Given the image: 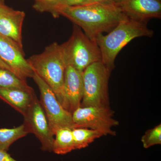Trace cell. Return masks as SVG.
Listing matches in <instances>:
<instances>
[{
    "mask_svg": "<svg viewBox=\"0 0 161 161\" xmlns=\"http://www.w3.org/2000/svg\"><path fill=\"white\" fill-rule=\"evenodd\" d=\"M60 15L79 26L94 41L103 33L109 32L119 22L128 18L113 3L60 6L56 9L53 16L56 18Z\"/></svg>",
    "mask_w": 161,
    "mask_h": 161,
    "instance_id": "6da1fadb",
    "label": "cell"
},
{
    "mask_svg": "<svg viewBox=\"0 0 161 161\" xmlns=\"http://www.w3.org/2000/svg\"><path fill=\"white\" fill-rule=\"evenodd\" d=\"M26 60L34 73L51 88L58 101L67 110L64 90L67 65L61 44L54 42L47 46L41 53L33 55Z\"/></svg>",
    "mask_w": 161,
    "mask_h": 161,
    "instance_id": "7a4b0ae2",
    "label": "cell"
},
{
    "mask_svg": "<svg viewBox=\"0 0 161 161\" xmlns=\"http://www.w3.org/2000/svg\"><path fill=\"white\" fill-rule=\"evenodd\" d=\"M152 30L146 23L127 18L121 21L108 34H102L96 39L101 54V61L110 69L114 67L119 52L133 39L140 37H152Z\"/></svg>",
    "mask_w": 161,
    "mask_h": 161,
    "instance_id": "3957f363",
    "label": "cell"
},
{
    "mask_svg": "<svg viewBox=\"0 0 161 161\" xmlns=\"http://www.w3.org/2000/svg\"><path fill=\"white\" fill-rule=\"evenodd\" d=\"M67 65L83 72L92 64L101 61V54L96 41L90 39L74 24L71 36L61 44Z\"/></svg>",
    "mask_w": 161,
    "mask_h": 161,
    "instance_id": "277c9868",
    "label": "cell"
},
{
    "mask_svg": "<svg viewBox=\"0 0 161 161\" xmlns=\"http://www.w3.org/2000/svg\"><path fill=\"white\" fill-rule=\"evenodd\" d=\"M112 70L102 61L83 71V96L80 107H110L108 82Z\"/></svg>",
    "mask_w": 161,
    "mask_h": 161,
    "instance_id": "5b68a950",
    "label": "cell"
},
{
    "mask_svg": "<svg viewBox=\"0 0 161 161\" xmlns=\"http://www.w3.org/2000/svg\"><path fill=\"white\" fill-rule=\"evenodd\" d=\"M72 115L74 128L98 130L103 136L116 135L112 128L118 126L119 122L114 118V112L110 107H80L72 112Z\"/></svg>",
    "mask_w": 161,
    "mask_h": 161,
    "instance_id": "8992f818",
    "label": "cell"
},
{
    "mask_svg": "<svg viewBox=\"0 0 161 161\" xmlns=\"http://www.w3.org/2000/svg\"><path fill=\"white\" fill-rule=\"evenodd\" d=\"M32 78L39 88L40 104L53 135L61 128L74 129L72 113L61 105L51 88L35 73Z\"/></svg>",
    "mask_w": 161,
    "mask_h": 161,
    "instance_id": "52a82bcc",
    "label": "cell"
},
{
    "mask_svg": "<svg viewBox=\"0 0 161 161\" xmlns=\"http://www.w3.org/2000/svg\"><path fill=\"white\" fill-rule=\"evenodd\" d=\"M23 125L29 133L34 134L41 143V150L53 152L54 137L45 112L36 95L24 116Z\"/></svg>",
    "mask_w": 161,
    "mask_h": 161,
    "instance_id": "ba28073f",
    "label": "cell"
},
{
    "mask_svg": "<svg viewBox=\"0 0 161 161\" xmlns=\"http://www.w3.org/2000/svg\"><path fill=\"white\" fill-rule=\"evenodd\" d=\"M0 58L20 79L26 81L34 72L25 59L23 49L11 39L0 34Z\"/></svg>",
    "mask_w": 161,
    "mask_h": 161,
    "instance_id": "9c48e42d",
    "label": "cell"
},
{
    "mask_svg": "<svg viewBox=\"0 0 161 161\" xmlns=\"http://www.w3.org/2000/svg\"><path fill=\"white\" fill-rule=\"evenodd\" d=\"M126 16L146 23L153 18H161L160 0H113Z\"/></svg>",
    "mask_w": 161,
    "mask_h": 161,
    "instance_id": "30bf717a",
    "label": "cell"
},
{
    "mask_svg": "<svg viewBox=\"0 0 161 161\" xmlns=\"http://www.w3.org/2000/svg\"><path fill=\"white\" fill-rule=\"evenodd\" d=\"M25 12L5 5L0 7V34L14 41L23 49L22 29Z\"/></svg>",
    "mask_w": 161,
    "mask_h": 161,
    "instance_id": "8fae6325",
    "label": "cell"
},
{
    "mask_svg": "<svg viewBox=\"0 0 161 161\" xmlns=\"http://www.w3.org/2000/svg\"><path fill=\"white\" fill-rule=\"evenodd\" d=\"M64 90L67 110L72 113L80 106L83 98V72L68 65L64 74Z\"/></svg>",
    "mask_w": 161,
    "mask_h": 161,
    "instance_id": "7c38bea8",
    "label": "cell"
},
{
    "mask_svg": "<svg viewBox=\"0 0 161 161\" xmlns=\"http://www.w3.org/2000/svg\"><path fill=\"white\" fill-rule=\"evenodd\" d=\"M36 96L34 91L0 88V99L8 103L23 116L29 109Z\"/></svg>",
    "mask_w": 161,
    "mask_h": 161,
    "instance_id": "4fadbf2b",
    "label": "cell"
},
{
    "mask_svg": "<svg viewBox=\"0 0 161 161\" xmlns=\"http://www.w3.org/2000/svg\"><path fill=\"white\" fill-rule=\"evenodd\" d=\"M53 144V152L59 155H64L75 150L72 129L64 127L56 132Z\"/></svg>",
    "mask_w": 161,
    "mask_h": 161,
    "instance_id": "5bb4252c",
    "label": "cell"
},
{
    "mask_svg": "<svg viewBox=\"0 0 161 161\" xmlns=\"http://www.w3.org/2000/svg\"><path fill=\"white\" fill-rule=\"evenodd\" d=\"M75 150L86 148L97 139L103 136L98 130L88 128H78L72 129Z\"/></svg>",
    "mask_w": 161,
    "mask_h": 161,
    "instance_id": "9a60e30c",
    "label": "cell"
},
{
    "mask_svg": "<svg viewBox=\"0 0 161 161\" xmlns=\"http://www.w3.org/2000/svg\"><path fill=\"white\" fill-rule=\"evenodd\" d=\"M28 133L23 124L12 129H0V150L7 152L14 142L25 137Z\"/></svg>",
    "mask_w": 161,
    "mask_h": 161,
    "instance_id": "2e32d148",
    "label": "cell"
},
{
    "mask_svg": "<svg viewBox=\"0 0 161 161\" xmlns=\"http://www.w3.org/2000/svg\"><path fill=\"white\" fill-rule=\"evenodd\" d=\"M0 88L4 89H19L27 91H34L14 73L0 67Z\"/></svg>",
    "mask_w": 161,
    "mask_h": 161,
    "instance_id": "e0dca14e",
    "label": "cell"
},
{
    "mask_svg": "<svg viewBox=\"0 0 161 161\" xmlns=\"http://www.w3.org/2000/svg\"><path fill=\"white\" fill-rule=\"evenodd\" d=\"M141 142L145 149L161 144V124L147 130L141 138Z\"/></svg>",
    "mask_w": 161,
    "mask_h": 161,
    "instance_id": "ac0fdd59",
    "label": "cell"
},
{
    "mask_svg": "<svg viewBox=\"0 0 161 161\" xmlns=\"http://www.w3.org/2000/svg\"><path fill=\"white\" fill-rule=\"evenodd\" d=\"M62 0H35L33 8L40 13L48 12L53 15L56 9L61 4Z\"/></svg>",
    "mask_w": 161,
    "mask_h": 161,
    "instance_id": "d6986e66",
    "label": "cell"
},
{
    "mask_svg": "<svg viewBox=\"0 0 161 161\" xmlns=\"http://www.w3.org/2000/svg\"><path fill=\"white\" fill-rule=\"evenodd\" d=\"M89 0H62L60 6H75L86 5Z\"/></svg>",
    "mask_w": 161,
    "mask_h": 161,
    "instance_id": "ffe728a7",
    "label": "cell"
},
{
    "mask_svg": "<svg viewBox=\"0 0 161 161\" xmlns=\"http://www.w3.org/2000/svg\"><path fill=\"white\" fill-rule=\"evenodd\" d=\"M0 161H18L12 157L7 151L0 150Z\"/></svg>",
    "mask_w": 161,
    "mask_h": 161,
    "instance_id": "44dd1931",
    "label": "cell"
},
{
    "mask_svg": "<svg viewBox=\"0 0 161 161\" xmlns=\"http://www.w3.org/2000/svg\"><path fill=\"white\" fill-rule=\"evenodd\" d=\"M113 0H89V4L92 3H101V4H106V3H113Z\"/></svg>",
    "mask_w": 161,
    "mask_h": 161,
    "instance_id": "7402d4cb",
    "label": "cell"
},
{
    "mask_svg": "<svg viewBox=\"0 0 161 161\" xmlns=\"http://www.w3.org/2000/svg\"><path fill=\"white\" fill-rule=\"evenodd\" d=\"M0 67L2 68L8 70L10 71L13 73V72L12 70L9 67L7 64H6L5 63V62H4V61L1 59V58H0Z\"/></svg>",
    "mask_w": 161,
    "mask_h": 161,
    "instance_id": "603a6c76",
    "label": "cell"
},
{
    "mask_svg": "<svg viewBox=\"0 0 161 161\" xmlns=\"http://www.w3.org/2000/svg\"><path fill=\"white\" fill-rule=\"evenodd\" d=\"M5 5H6V4H5L4 0H0V7H2V6Z\"/></svg>",
    "mask_w": 161,
    "mask_h": 161,
    "instance_id": "cb8c5ba5",
    "label": "cell"
}]
</instances>
